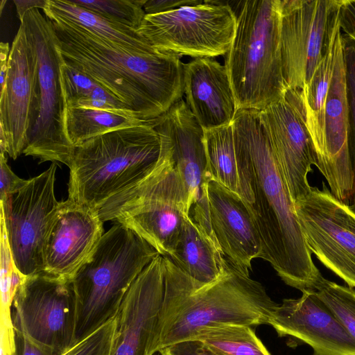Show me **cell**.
Returning a JSON list of instances; mask_svg holds the SVG:
<instances>
[{"label": "cell", "instance_id": "cell-1", "mask_svg": "<svg viewBox=\"0 0 355 355\" xmlns=\"http://www.w3.org/2000/svg\"><path fill=\"white\" fill-rule=\"evenodd\" d=\"M232 125L241 197L260 234V258L288 286L315 291L324 277L313 261L259 110H239Z\"/></svg>", "mask_w": 355, "mask_h": 355}, {"label": "cell", "instance_id": "cell-2", "mask_svg": "<svg viewBox=\"0 0 355 355\" xmlns=\"http://www.w3.org/2000/svg\"><path fill=\"white\" fill-rule=\"evenodd\" d=\"M50 21L64 62L114 94L139 119L152 123L182 99L179 55L155 47L128 51L77 27Z\"/></svg>", "mask_w": 355, "mask_h": 355}, {"label": "cell", "instance_id": "cell-3", "mask_svg": "<svg viewBox=\"0 0 355 355\" xmlns=\"http://www.w3.org/2000/svg\"><path fill=\"white\" fill-rule=\"evenodd\" d=\"M164 257V256H163ZM164 293L157 350L190 340L200 329L221 324H268L277 304L264 286L225 259L223 274L202 284L164 257Z\"/></svg>", "mask_w": 355, "mask_h": 355}, {"label": "cell", "instance_id": "cell-4", "mask_svg": "<svg viewBox=\"0 0 355 355\" xmlns=\"http://www.w3.org/2000/svg\"><path fill=\"white\" fill-rule=\"evenodd\" d=\"M162 154L152 123L114 130L74 146L68 200L94 209L142 180Z\"/></svg>", "mask_w": 355, "mask_h": 355}, {"label": "cell", "instance_id": "cell-5", "mask_svg": "<svg viewBox=\"0 0 355 355\" xmlns=\"http://www.w3.org/2000/svg\"><path fill=\"white\" fill-rule=\"evenodd\" d=\"M158 254L120 223L103 234L71 281L76 297L74 343L115 318L135 280Z\"/></svg>", "mask_w": 355, "mask_h": 355}, {"label": "cell", "instance_id": "cell-6", "mask_svg": "<svg viewBox=\"0 0 355 355\" xmlns=\"http://www.w3.org/2000/svg\"><path fill=\"white\" fill-rule=\"evenodd\" d=\"M241 4L225 66L239 110H261L288 90L282 71L280 0Z\"/></svg>", "mask_w": 355, "mask_h": 355}, {"label": "cell", "instance_id": "cell-7", "mask_svg": "<svg viewBox=\"0 0 355 355\" xmlns=\"http://www.w3.org/2000/svg\"><path fill=\"white\" fill-rule=\"evenodd\" d=\"M151 171L131 188L96 209L103 222L115 221L130 229L164 256L171 254L189 216L186 190L166 142Z\"/></svg>", "mask_w": 355, "mask_h": 355}, {"label": "cell", "instance_id": "cell-8", "mask_svg": "<svg viewBox=\"0 0 355 355\" xmlns=\"http://www.w3.org/2000/svg\"><path fill=\"white\" fill-rule=\"evenodd\" d=\"M36 58L33 100L25 155L70 166L74 146L65 130V103L62 82L63 59L51 21L39 9L28 11L23 21Z\"/></svg>", "mask_w": 355, "mask_h": 355}, {"label": "cell", "instance_id": "cell-9", "mask_svg": "<svg viewBox=\"0 0 355 355\" xmlns=\"http://www.w3.org/2000/svg\"><path fill=\"white\" fill-rule=\"evenodd\" d=\"M236 24L237 17L230 5L204 1L160 14L146 15L137 31L159 50L211 58L227 53Z\"/></svg>", "mask_w": 355, "mask_h": 355}, {"label": "cell", "instance_id": "cell-10", "mask_svg": "<svg viewBox=\"0 0 355 355\" xmlns=\"http://www.w3.org/2000/svg\"><path fill=\"white\" fill-rule=\"evenodd\" d=\"M11 319L14 331L46 355H61L74 343L72 282L45 272L26 277L14 297Z\"/></svg>", "mask_w": 355, "mask_h": 355}, {"label": "cell", "instance_id": "cell-11", "mask_svg": "<svg viewBox=\"0 0 355 355\" xmlns=\"http://www.w3.org/2000/svg\"><path fill=\"white\" fill-rule=\"evenodd\" d=\"M57 164L28 180L1 201L3 220L15 263L25 277L44 272V251L60 207L55 196Z\"/></svg>", "mask_w": 355, "mask_h": 355}, {"label": "cell", "instance_id": "cell-12", "mask_svg": "<svg viewBox=\"0 0 355 355\" xmlns=\"http://www.w3.org/2000/svg\"><path fill=\"white\" fill-rule=\"evenodd\" d=\"M307 246L318 259L355 288V214L322 182L295 202Z\"/></svg>", "mask_w": 355, "mask_h": 355}, {"label": "cell", "instance_id": "cell-13", "mask_svg": "<svg viewBox=\"0 0 355 355\" xmlns=\"http://www.w3.org/2000/svg\"><path fill=\"white\" fill-rule=\"evenodd\" d=\"M342 0H280L283 76L288 89L311 80L328 43Z\"/></svg>", "mask_w": 355, "mask_h": 355}, {"label": "cell", "instance_id": "cell-14", "mask_svg": "<svg viewBox=\"0 0 355 355\" xmlns=\"http://www.w3.org/2000/svg\"><path fill=\"white\" fill-rule=\"evenodd\" d=\"M152 125L168 146L187 194L190 218L213 236L207 194L211 175L203 128L182 99Z\"/></svg>", "mask_w": 355, "mask_h": 355}, {"label": "cell", "instance_id": "cell-15", "mask_svg": "<svg viewBox=\"0 0 355 355\" xmlns=\"http://www.w3.org/2000/svg\"><path fill=\"white\" fill-rule=\"evenodd\" d=\"M259 116L295 204L309 192L307 176L312 166L318 165L300 90L288 89L281 98L259 110Z\"/></svg>", "mask_w": 355, "mask_h": 355}, {"label": "cell", "instance_id": "cell-16", "mask_svg": "<svg viewBox=\"0 0 355 355\" xmlns=\"http://www.w3.org/2000/svg\"><path fill=\"white\" fill-rule=\"evenodd\" d=\"M164 281V257L158 254L135 280L115 316L112 355L158 353V323Z\"/></svg>", "mask_w": 355, "mask_h": 355}, {"label": "cell", "instance_id": "cell-17", "mask_svg": "<svg viewBox=\"0 0 355 355\" xmlns=\"http://www.w3.org/2000/svg\"><path fill=\"white\" fill-rule=\"evenodd\" d=\"M317 168L331 193L349 205L354 191L349 150V102L345 41L338 35L334 73L327 92L324 117V148Z\"/></svg>", "mask_w": 355, "mask_h": 355}, {"label": "cell", "instance_id": "cell-18", "mask_svg": "<svg viewBox=\"0 0 355 355\" xmlns=\"http://www.w3.org/2000/svg\"><path fill=\"white\" fill-rule=\"evenodd\" d=\"M300 297L284 299L269 319L280 337L290 336L307 344L314 355H355V340L315 291Z\"/></svg>", "mask_w": 355, "mask_h": 355}, {"label": "cell", "instance_id": "cell-19", "mask_svg": "<svg viewBox=\"0 0 355 355\" xmlns=\"http://www.w3.org/2000/svg\"><path fill=\"white\" fill-rule=\"evenodd\" d=\"M35 76V53L21 22L10 48L0 98V129L6 137V153L13 159L26 146Z\"/></svg>", "mask_w": 355, "mask_h": 355}, {"label": "cell", "instance_id": "cell-20", "mask_svg": "<svg viewBox=\"0 0 355 355\" xmlns=\"http://www.w3.org/2000/svg\"><path fill=\"white\" fill-rule=\"evenodd\" d=\"M103 223L95 209L60 202L44 247V272L72 281L101 239Z\"/></svg>", "mask_w": 355, "mask_h": 355}, {"label": "cell", "instance_id": "cell-21", "mask_svg": "<svg viewBox=\"0 0 355 355\" xmlns=\"http://www.w3.org/2000/svg\"><path fill=\"white\" fill-rule=\"evenodd\" d=\"M212 232L223 257L246 275L252 261L260 258V234L244 200L210 178L207 187Z\"/></svg>", "mask_w": 355, "mask_h": 355}, {"label": "cell", "instance_id": "cell-22", "mask_svg": "<svg viewBox=\"0 0 355 355\" xmlns=\"http://www.w3.org/2000/svg\"><path fill=\"white\" fill-rule=\"evenodd\" d=\"M183 81L187 104L204 130L232 123L239 108L225 65L195 58L184 64Z\"/></svg>", "mask_w": 355, "mask_h": 355}, {"label": "cell", "instance_id": "cell-23", "mask_svg": "<svg viewBox=\"0 0 355 355\" xmlns=\"http://www.w3.org/2000/svg\"><path fill=\"white\" fill-rule=\"evenodd\" d=\"M47 19L80 28L128 51L148 52L155 47L137 31L109 20L69 0H46L42 10Z\"/></svg>", "mask_w": 355, "mask_h": 355}, {"label": "cell", "instance_id": "cell-24", "mask_svg": "<svg viewBox=\"0 0 355 355\" xmlns=\"http://www.w3.org/2000/svg\"><path fill=\"white\" fill-rule=\"evenodd\" d=\"M173 263L194 281L208 284L223 274L225 259L207 232L187 216L170 256Z\"/></svg>", "mask_w": 355, "mask_h": 355}, {"label": "cell", "instance_id": "cell-25", "mask_svg": "<svg viewBox=\"0 0 355 355\" xmlns=\"http://www.w3.org/2000/svg\"><path fill=\"white\" fill-rule=\"evenodd\" d=\"M340 11V10H339ZM339 11L334 19L324 55L310 82L300 90L306 123L316 153L317 161L324 148V117L327 92L334 73Z\"/></svg>", "mask_w": 355, "mask_h": 355}, {"label": "cell", "instance_id": "cell-26", "mask_svg": "<svg viewBox=\"0 0 355 355\" xmlns=\"http://www.w3.org/2000/svg\"><path fill=\"white\" fill-rule=\"evenodd\" d=\"M146 123L132 113L81 107H67L65 115L66 133L73 146L114 130Z\"/></svg>", "mask_w": 355, "mask_h": 355}, {"label": "cell", "instance_id": "cell-27", "mask_svg": "<svg viewBox=\"0 0 355 355\" xmlns=\"http://www.w3.org/2000/svg\"><path fill=\"white\" fill-rule=\"evenodd\" d=\"M61 82L67 107H81L134 114L130 107L114 94L64 61L61 66Z\"/></svg>", "mask_w": 355, "mask_h": 355}, {"label": "cell", "instance_id": "cell-28", "mask_svg": "<svg viewBox=\"0 0 355 355\" xmlns=\"http://www.w3.org/2000/svg\"><path fill=\"white\" fill-rule=\"evenodd\" d=\"M205 145L211 178L241 196L233 128L227 125L204 130Z\"/></svg>", "mask_w": 355, "mask_h": 355}, {"label": "cell", "instance_id": "cell-29", "mask_svg": "<svg viewBox=\"0 0 355 355\" xmlns=\"http://www.w3.org/2000/svg\"><path fill=\"white\" fill-rule=\"evenodd\" d=\"M251 327L236 324L207 327L190 340L201 342L216 355H271Z\"/></svg>", "mask_w": 355, "mask_h": 355}, {"label": "cell", "instance_id": "cell-30", "mask_svg": "<svg viewBox=\"0 0 355 355\" xmlns=\"http://www.w3.org/2000/svg\"><path fill=\"white\" fill-rule=\"evenodd\" d=\"M315 291L355 340V290L323 278Z\"/></svg>", "mask_w": 355, "mask_h": 355}, {"label": "cell", "instance_id": "cell-31", "mask_svg": "<svg viewBox=\"0 0 355 355\" xmlns=\"http://www.w3.org/2000/svg\"><path fill=\"white\" fill-rule=\"evenodd\" d=\"M78 6L137 31L146 12V0H73Z\"/></svg>", "mask_w": 355, "mask_h": 355}, {"label": "cell", "instance_id": "cell-32", "mask_svg": "<svg viewBox=\"0 0 355 355\" xmlns=\"http://www.w3.org/2000/svg\"><path fill=\"white\" fill-rule=\"evenodd\" d=\"M1 320L11 323V312L17 288L26 277L17 269L11 253L3 220L1 218Z\"/></svg>", "mask_w": 355, "mask_h": 355}, {"label": "cell", "instance_id": "cell-33", "mask_svg": "<svg viewBox=\"0 0 355 355\" xmlns=\"http://www.w3.org/2000/svg\"><path fill=\"white\" fill-rule=\"evenodd\" d=\"M116 331L115 318L72 345L61 355H112Z\"/></svg>", "mask_w": 355, "mask_h": 355}, {"label": "cell", "instance_id": "cell-34", "mask_svg": "<svg viewBox=\"0 0 355 355\" xmlns=\"http://www.w3.org/2000/svg\"><path fill=\"white\" fill-rule=\"evenodd\" d=\"M343 39L345 41L349 102V150L354 181L352 203L355 207V45L344 37Z\"/></svg>", "mask_w": 355, "mask_h": 355}, {"label": "cell", "instance_id": "cell-35", "mask_svg": "<svg viewBox=\"0 0 355 355\" xmlns=\"http://www.w3.org/2000/svg\"><path fill=\"white\" fill-rule=\"evenodd\" d=\"M0 200L1 201L8 195L23 187L28 180L19 178L12 172L3 154L0 155Z\"/></svg>", "mask_w": 355, "mask_h": 355}, {"label": "cell", "instance_id": "cell-36", "mask_svg": "<svg viewBox=\"0 0 355 355\" xmlns=\"http://www.w3.org/2000/svg\"><path fill=\"white\" fill-rule=\"evenodd\" d=\"M339 24L343 37L355 45V0H342Z\"/></svg>", "mask_w": 355, "mask_h": 355}, {"label": "cell", "instance_id": "cell-37", "mask_svg": "<svg viewBox=\"0 0 355 355\" xmlns=\"http://www.w3.org/2000/svg\"><path fill=\"white\" fill-rule=\"evenodd\" d=\"M160 355H216L201 342L189 340L166 347L159 352Z\"/></svg>", "mask_w": 355, "mask_h": 355}, {"label": "cell", "instance_id": "cell-38", "mask_svg": "<svg viewBox=\"0 0 355 355\" xmlns=\"http://www.w3.org/2000/svg\"><path fill=\"white\" fill-rule=\"evenodd\" d=\"M203 2L200 0H146L144 9L146 15H157Z\"/></svg>", "mask_w": 355, "mask_h": 355}, {"label": "cell", "instance_id": "cell-39", "mask_svg": "<svg viewBox=\"0 0 355 355\" xmlns=\"http://www.w3.org/2000/svg\"><path fill=\"white\" fill-rule=\"evenodd\" d=\"M3 355V354H1ZM10 355H46L24 336L15 332L14 349Z\"/></svg>", "mask_w": 355, "mask_h": 355}, {"label": "cell", "instance_id": "cell-40", "mask_svg": "<svg viewBox=\"0 0 355 355\" xmlns=\"http://www.w3.org/2000/svg\"><path fill=\"white\" fill-rule=\"evenodd\" d=\"M46 0H15V3L18 18L21 23L26 14L35 8L44 9Z\"/></svg>", "mask_w": 355, "mask_h": 355}, {"label": "cell", "instance_id": "cell-41", "mask_svg": "<svg viewBox=\"0 0 355 355\" xmlns=\"http://www.w3.org/2000/svg\"><path fill=\"white\" fill-rule=\"evenodd\" d=\"M10 48L8 42L0 44V89L3 88L8 71V57Z\"/></svg>", "mask_w": 355, "mask_h": 355}, {"label": "cell", "instance_id": "cell-42", "mask_svg": "<svg viewBox=\"0 0 355 355\" xmlns=\"http://www.w3.org/2000/svg\"><path fill=\"white\" fill-rule=\"evenodd\" d=\"M6 2H7L6 0V1L1 0V2H0V13H1V15L2 14L4 5L6 3Z\"/></svg>", "mask_w": 355, "mask_h": 355}, {"label": "cell", "instance_id": "cell-43", "mask_svg": "<svg viewBox=\"0 0 355 355\" xmlns=\"http://www.w3.org/2000/svg\"><path fill=\"white\" fill-rule=\"evenodd\" d=\"M154 355H160V354H157H157H154Z\"/></svg>", "mask_w": 355, "mask_h": 355}]
</instances>
